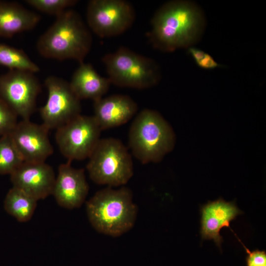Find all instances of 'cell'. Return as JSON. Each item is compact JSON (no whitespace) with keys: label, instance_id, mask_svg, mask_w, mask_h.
Instances as JSON below:
<instances>
[{"label":"cell","instance_id":"cell-1","mask_svg":"<svg viewBox=\"0 0 266 266\" xmlns=\"http://www.w3.org/2000/svg\"><path fill=\"white\" fill-rule=\"evenodd\" d=\"M205 26L204 14L196 3L171 0L162 5L153 15L148 36L155 48L173 52L188 48L198 42Z\"/></svg>","mask_w":266,"mask_h":266},{"label":"cell","instance_id":"cell-2","mask_svg":"<svg viewBox=\"0 0 266 266\" xmlns=\"http://www.w3.org/2000/svg\"><path fill=\"white\" fill-rule=\"evenodd\" d=\"M91 32L79 14L68 9L59 15L37 41L39 53L46 58L72 59L80 63L91 50Z\"/></svg>","mask_w":266,"mask_h":266},{"label":"cell","instance_id":"cell-3","mask_svg":"<svg viewBox=\"0 0 266 266\" xmlns=\"http://www.w3.org/2000/svg\"><path fill=\"white\" fill-rule=\"evenodd\" d=\"M86 211L92 226L99 233L119 236L133 226L137 208L132 191L111 187L98 191L87 202Z\"/></svg>","mask_w":266,"mask_h":266},{"label":"cell","instance_id":"cell-4","mask_svg":"<svg viewBox=\"0 0 266 266\" xmlns=\"http://www.w3.org/2000/svg\"><path fill=\"white\" fill-rule=\"evenodd\" d=\"M174 133L157 111L144 109L133 121L129 133V146L142 164L156 163L173 148Z\"/></svg>","mask_w":266,"mask_h":266},{"label":"cell","instance_id":"cell-5","mask_svg":"<svg viewBox=\"0 0 266 266\" xmlns=\"http://www.w3.org/2000/svg\"><path fill=\"white\" fill-rule=\"evenodd\" d=\"M88 159L87 169L96 184L118 187L126 184L133 175L131 155L118 139H100Z\"/></svg>","mask_w":266,"mask_h":266},{"label":"cell","instance_id":"cell-6","mask_svg":"<svg viewBox=\"0 0 266 266\" xmlns=\"http://www.w3.org/2000/svg\"><path fill=\"white\" fill-rule=\"evenodd\" d=\"M102 61L111 83L119 87L146 89L156 85L161 78L155 61L125 47L105 54Z\"/></svg>","mask_w":266,"mask_h":266},{"label":"cell","instance_id":"cell-7","mask_svg":"<svg viewBox=\"0 0 266 266\" xmlns=\"http://www.w3.org/2000/svg\"><path fill=\"white\" fill-rule=\"evenodd\" d=\"M135 19L134 9L126 0H91L87 5L88 27L101 38L121 34L132 27Z\"/></svg>","mask_w":266,"mask_h":266},{"label":"cell","instance_id":"cell-8","mask_svg":"<svg viewBox=\"0 0 266 266\" xmlns=\"http://www.w3.org/2000/svg\"><path fill=\"white\" fill-rule=\"evenodd\" d=\"M101 130L93 116L80 114L56 129V141L68 161L88 158L99 142Z\"/></svg>","mask_w":266,"mask_h":266},{"label":"cell","instance_id":"cell-9","mask_svg":"<svg viewBox=\"0 0 266 266\" xmlns=\"http://www.w3.org/2000/svg\"><path fill=\"white\" fill-rule=\"evenodd\" d=\"M41 90L34 73L10 70L0 75V99L22 120H30Z\"/></svg>","mask_w":266,"mask_h":266},{"label":"cell","instance_id":"cell-10","mask_svg":"<svg viewBox=\"0 0 266 266\" xmlns=\"http://www.w3.org/2000/svg\"><path fill=\"white\" fill-rule=\"evenodd\" d=\"M44 84L48 97L39 112L42 124L49 130L57 129L81 114V100L72 91L69 82L55 76H49Z\"/></svg>","mask_w":266,"mask_h":266},{"label":"cell","instance_id":"cell-11","mask_svg":"<svg viewBox=\"0 0 266 266\" xmlns=\"http://www.w3.org/2000/svg\"><path fill=\"white\" fill-rule=\"evenodd\" d=\"M49 131L43 124L30 120L17 122L9 134L24 162H45L53 154Z\"/></svg>","mask_w":266,"mask_h":266},{"label":"cell","instance_id":"cell-12","mask_svg":"<svg viewBox=\"0 0 266 266\" xmlns=\"http://www.w3.org/2000/svg\"><path fill=\"white\" fill-rule=\"evenodd\" d=\"M10 175L13 187L37 201L52 194L55 174L52 166L45 162H24Z\"/></svg>","mask_w":266,"mask_h":266},{"label":"cell","instance_id":"cell-13","mask_svg":"<svg viewBox=\"0 0 266 266\" xmlns=\"http://www.w3.org/2000/svg\"><path fill=\"white\" fill-rule=\"evenodd\" d=\"M89 189L84 169L72 167L70 161L59 166L52 194L59 205L67 209L79 207Z\"/></svg>","mask_w":266,"mask_h":266},{"label":"cell","instance_id":"cell-14","mask_svg":"<svg viewBox=\"0 0 266 266\" xmlns=\"http://www.w3.org/2000/svg\"><path fill=\"white\" fill-rule=\"evenodd\" d=\"M200 234L202 240H213L221 250L223 238L220 234L224 227L230 230V222L243 213L234 202H227L222 198L208 201L200 208Z\"/></svg>","mask_w":266,"mask_h":266},{"label":"cell","instance_id":"cell-15","mask_svg":"<svg viewBox=\"0 0 266 266\" xmlns=\"http://www.w3.org/2000/svg\"><path fill=\"white\" fill-rule=\"evenodd\" d=\"M94 102L93 116L101 131L126 124L138 108L133 99L125 95L102 97Z\"/></svg>","mask_w":266,"mask_h":266},{"label":"cell","instance_id":"cell-16","mask_svg":"<svg viewBox=\"0 0 266 266\" xmlns=\"http://www.w3.org/2000/svg\"><path fill=\"white\" fill-rule=\"evenodd\" d=\"M69 83L80 100L91 99L94 101L102 98L111 84L108 77L100 76L92 65L84 62L80 63Z\"/></svg>","mask_w":266,"mask_h":266},{"label":"cell","instance_id":"cell-17","mask_svg":"<svg viewBox=\"0 0 266 266\" xmlns=\"http://www.w3.org/2000/svg\"><path fill=\"white\" fill-rule=\"evenodd\" d=\"M39 15L20 4L0 1V36L9 37L36 26Z\"/></svg>","mask_w":266,"mask_h":266},{"label":"cell","instance_id":"cell-18","mask_svg":"<svg viewBox=\"0 0 266 266\" xmlns=\"http://www.w3.org/2000/svg\"><path fill=\"white\" fill-rule=\"evenodd\" d=\"M37 200L21 190L13 187L7 193L4 208L18 221L26 222L32 217Z\"/></svg>","mask_w":266,"mask_h":266},{"label":"cell","instance_id":"cell-19","mask_svg":"<svg viewBox=\"0 0 266 266\" xmlns=\"http://www.w3.org/2000/svg\"><path fill=\"white\" fill-rule=\"evenodd\" d=\"M0 65L10 70H18L35 73L39 66L21 49L0 43Z\"/></svg>","mask_w":266,"mask_h":266},{"label":"cell","instance_id":"cell-20","mask_svg":"<svg viewBox=\"0 0 266 266\" xmlns=\"http://www.w3.org/2000/svg\"><path fill=\"white\" fill-rule=\"evenodd\" d=\"M24 162L10 134L0 137V174L10 175Z\"/></svg>","mask_w":266,"mask_h":266},{"label":"cell","instance_id":"cell-21","mask_svg":"<svg viewBox=\"0 0 266 266\" xmlns=\"http://www.w3.org/2000/svg\"><path fill=\"white\" fill-rule=\"evenodd\" d=\"M77 0H26L25 2L35 9L57 16L75 5Z\"/></svg>","mask_w":266,"mask_h":266},{"label":"cell","instance_id":"cell-22","mask_svg":"<svg viewBox=\"0 0 266 266\" xmlns=\"http://www.w3.org/2000/svg\"><path fill=\"white\" fill-rule=\"evenodd\" d=\"M18 116L0 99V137L10 134L17 123Z\"/></svg>","mask_w":266,"mask_h":266},{"label":"cell","instance_id":"cell-23","mask_svg":"<svg viewBox=\"0 0 266 266\" xmlns=\"http://www.w3.org/2000/svg\"><path fill=\"white\" fill-rule=\"evenodd\" d=\"M238 240L241 243L246 253L247 256L246 259L247 266H266V252L265 250L255 249L251 251L247 248L237 235L233 232Z\"/></svg>","mask_w":266,"mask_h":266},{"label":"cell","instance_id":"cell-24","mask_svg":"<svg viewBox=\"0 0 266 266\" xmlns=\"http://www.w3.org/2000/svg\"><path fill=\"white\" fill-rule=\"evenodd\" d=\"M200 68L204 69H213L222 66L209 54L206 53L204 56L196 63Z\"/></svg>","mask_w":266,"mask_h":266},{"label":"cell","instance_id":"cell-25","mask_svg":"<svg viewBox=\"0 0 266 266\" xmlns=\"http://www.w3.org/2000/svg\"><path fill=\"white\" fill-rule=\"evenodd\" d=\"M188 52L191 55L196 63L200 61L206 53L203 50L194 46L188 48Z\"/></svg>","mask_w":266,"mask_h":266}]
</instances>
